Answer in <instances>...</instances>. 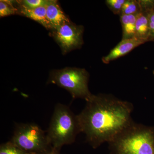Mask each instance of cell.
Listing matches in <instances>:
<instances>
[{"label": "cell", "instance_id": "cell-1", "mask_svg": "<svg viewBox=\"0 0 154 154\" xmlns=\"http://www.w3.org/2000/svg\"><path fill=\"white\" fill-rule=\"evenodd\" d=\"M77 115L81 132L94 148L109 143L132 122V104L111 95L92 94Z\"/></svg>", "mask_w": 154, "mask_h": 154}, {"label": "cell", "instance_id": "cell-2", "mask_svg": "<svg viewBox=\"0 0 154 154\" xmlns=\"http://www.w3.org/2000/svg\"><path fill=\"white\" fill-rule=\"evenodd\" d=\"M109 143L114 154H154V126L132 122Z\"/></svg>", "mask_w": 154, "mask_h": 154}, {"label": "cell", "instance_id": "cell-3", "mask_svg": "<svg viewBox=\"0 0 154 154\" xmlns=\"http://www.w3.org/2000/svg\"><path fill=\"white\" fill-rule=\"evenodd\" d=\"M80 132L77 115L66 105H56L46 132L52 147L60 151L63 146L73 143Z\"/></svg>", "mask_w": 154, "mask_h": 154}, {"label": "cell", "instance_id": "cell-4", "mask_svg": "<svg viewBox=\"0 0 154 154\" xmlns=\"http://www.w3.org/2000/svg\"><path fill=\"white\" fill-rule=\"evenodd\" d=\"M89 78L85 69L66 67L52 71L48 82L66 89L73 99L81 98L87 101L92 95L88 88Z\"/></svg>", "mask_w": 154, "mask_h": 154}, {"label": "cell", "instance_id": "cell-5", "mask_svg": "<svg viewBox=\"0 0 154 154\" xmlns=\"http://www.w3.org/2000/svg\"><path fill=\"white\" fill-rule=\"evenodd\" d=\"M11 141L24 151L31 154H44L53 148L47 133L34 123L17 124Z\"/></svg>", "mask_w": 154, "mask_h": 154}, {"label": "cell", "instance_id": "cell-6", "mask_svg": "<svg viewBox=\"0 0 154 154\" xmlns=\"http://www.w3.org/2000/svg\"><path fill=\"white\" fill-rule=\"evenodd\" d=\"M53 30V36L63 54L82 47L84 43V27L71 22L63 24Z\"/></svg>", "mask_w": 154, "mask_h": 154}, {"label": "cell", "instance_id": "cell-7", "mask_svg": "<svg viewBox=\"0 0 154 154\" xmlns=\"http://www.w3.org/2000/svg\"><path fill=\"white\" fill-rule=\"evenodd\" d=\"M146 42V40L136 37L122 39L107 55L102 58V62L104 63L108 64L112 61L124 56L136 48Z\"/></svg>", "mask_w": 154, "mask_h": 154}, {"label": "cell", "instance_id": "cell-8", "mask_svg": "<svg viewBox=\"0 0 154 154\" xmlns=\"http://www.w3.org/2000/svg\"><path fill=\"white\" fill-rule=\"evenodd\" d=\"M46 17L50 29L54 30L60 26L70 22L55 0H48L46 6Z\"/></svg>", "mask_w": 154, "mask_h": 154}, {"label": "cell", "instance_id": "cell-9", "mask_svg": "<svg viewBox=\"0 0 154 154\" xmlns=\"http://www.w3.org/2000/svg\"><path fill=\"white\" fill-rule=\"evenodd\" d=\"M45 6H42L34 9L26 8L19 6V8H18L19 13L21 15L40 23L47 29H50L46 17Z\"/></svg>", "mask_w": 154, "mask_h": 154}, {"label": "cell", "instance_id": "cell-10", "mask_svg": "<svg viewBox=\"0 0 154 154\" xmlns=\"http://www.w3.org/2000/svg\"><path fill=\"white\" fill-rule=\"evenodd\" d=\"M135 37L150 41L149 25L147 12L141 10L137 14L136 22Z\"/></svg>", "mask_w": 154, "mask_h": 154}, {"label": "cell", "instance_id": "cell-11", "mask_svg": "<svg viewBox=\"0 0 154 154\" xmlns=\"http://www.w3.org/2000/svg\"><path fill=\"white\" fill-rule=\"evenodd\" d=\"M137 15V14L120 16V22L122 27V39H128L135 37Z\"/></svg>", "mask_w": 154, "mask_h": 154}, {"label": "cell", "instance_id": "cell-12", "mask_svg": "<svg viewBox=\"0 0 154 154\" xmlns=\"http://www.w3.org/2000/svg\"><path fill=\"white\" fill-rule=\"evenodd\" d=\"M141 11L139 1L126 0L122 6L121 15H135Z\"/></svg>", "mask_w": 154, "mask_h": 154}, {"label": "cell", "instance_id": "cell-13", "mask_svg": "<svg viewBox=\"0 0 154 154\" xmlns=\"http://www.w3.org/2000/svg\"><path fill=\"white\" fill-rule=\"evenodd\" d=\"M13 1L1 0L0 1V17L11 16L19 13L18 8L14 5Z\"/></svg>", "mask_w": 154, "mask_h": 154}, {"label": "cell", "instance_id": "cell-14", "mask_svg": "<svg viewBox=\"0 0 154 154\" xmlns=\"http://www.w3.org/2000/svg\"><path fill=\"white\" fill-rule=\"evenodd\" d=\"M0 154H31L24 151L11 140L1 144Z\"/></svg>", "mask_w": 154, "mask_h": 154}, {"label": "cell", "instance_id": "cell-15", "mask_svg": "<svg viewBox=\"0 0 154 154\" xmlns=\"http://www.w3.org/2000/svg\"><path fill=\"white\" fill-rule=\"evenodd\" d=\"M48 0H21L17 2L20 7L28 9H34L46 5Z\"/></svg>", "mask_w": 154, "mask_h": 154}, {"label": "cell", "instance_id": "cell-16", "mask_svg": "<svg viewBox=\"0 0 154 154\" xmlns=\"http://www.w3.org/2000/svg\"><path fill=\"white\" fill-rule=\"evenodd\" d=\"M126 0H107L105 3L108 8L114 14H121L122 6Z\"/></svg>", "mask_w": 154, "mask_h": 154}, {"label": "cell", "instance_id": "cell-17", "mask_svg": "<svg viewBox=\"0 0 154 154\" xmlns=\"http://www.w3.org/2000/svg\"><path fill=\"white\" fill-rule=\"evenodd\" d=\"M153 8L143 10L147 12L149 25V40L154 41V11Z\"/></svg>", "mask_w": 154, "mask_h": 154}, {"label": "cell", "instance_id": "cell-18", "mask_svg": "<svg viewBox=\"0 0 154 154\" xmlns=\"http://www.w3.org/2000/svg\"><path fill=\"white\" fill-rule=\"evenodd\" d=\"M60 151L58 150L53 148L51 150L44 154H60Z\"/></svg>", "mask_w": 154, "mask_h": 154}, {"label": "cell", "instance_id": "cell-19", "mask_svg": "<svg viewBox=\"0 0 154 154\" xmlns=\"http://www.w3.org/2000/svg\"><path fill=\"white\" fill-rule=\"evenodd\" d=\"M153 75H154V71L153 72Z\"/></svg>", "mask_w": 154, "mask_h": 154}, {"label": "cell", "instance_id": "cell-20", "mask_svg": "<svg viewBox=\"0 0 154 154\" xmlns=\"http://www.w3.org/2000/svg\"><path fill=\"white\" fill-rule=\"evenodd\" d=\"M153 11H154V8H153Z\"/></svg>", "mask_w": 154, "mask_h": 154}]
</instances>
